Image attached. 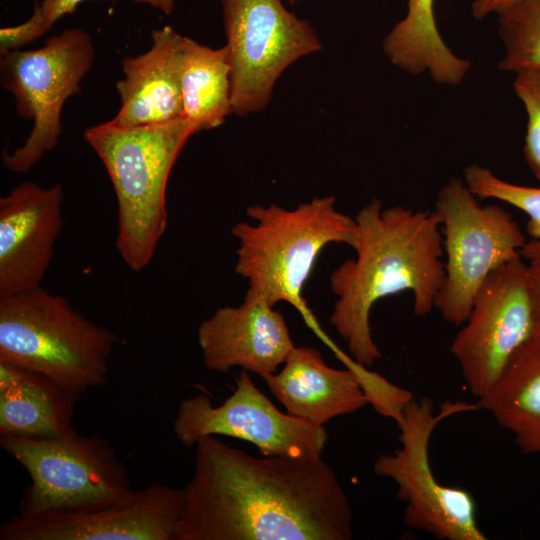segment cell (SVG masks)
Returning a JSON list of instances; mask_svg holds the SVG:
<instances>
[{
  "label": "cell",
  "mask_w": 540,
  "mask_h": 540,
  "mask_svg": "<svg viewBox=\"0 0 540 540\" xmlns=\"http://www.w3.org/2000/svg\"><path fill=\"white\" fill-rule=\"evenodd\" d=\"M232 68L233 113L264 109L282 73L322 45L312 25L281 0H220Z\"/></svg>",
  "instance_id": "30bf717a"
},
{
  "label": "cell",
  "mask_w": 540,
  "mask_h": 540,
  "mask_svg": "<svg viewBox=\"0 0 540 540\" xmlns=\"http://www.w3.org/2000/svg\"><path fill=\"white\" fill-rule=\"evenodd\" d=\"M63 188L23 182L0 199V295L41 287L63 225Z\"/></svg>",
  "instance_id": "9a60e30c"
},
{
  "label": "cell",
  "mask_w": 540,
  "mask_h": 540,
  "mask_svg": "<svg viewBox=\"0 0 540 540\" xmlns=\"http://www.w3.org/2000/svg\"><path fill=\"white\" fill-rule=\"evenodd\" d=\"M196 133L185 118L134 127L107 121L84 130L85 141L112 182L117 201L116 248L132 271H142L155 255L167 227L169 175Z\"/></svg>",
  "instance_id": "3957f363"
},
{
  "label": "cell",
  "mask_w": 540,
  "mask_h": 540,
  "mask_svg": "<svg viewBox=\"0 0 540 540\" xmlns=\"http://www.w3.org/2000/svg\"><path fill=\"white\" fill-rule=\"evenodd\" d=\"M0 446L30 477L20 515L101 505L133 490L126 466L100 436L76 431L58 438L0 435Z\"/></svg>",
  "instance_id": "9c48e42d"
},
{
  "label": "cell",
  "mask_w": 540,
  "mask_h": 540,
  "mask_svg": "<svg viewBox=\"0 0 540 540\" xmlns=\"http://www.w3.org/2000/svg\"><path fill=\"white\" fill-rule=\"evenodd\" d=\"M383 51L393 65L413 75L428 73L442 85L460 84L471 65L442 39L434 0L407 1V13L384 38Z\"/></svg>",
  "instance_id": "ffe728a7"
},
{
  "label": "cell",
  "mask_w": 540,
  "mask_h": 540,
  "mask_svg": "<svg viewBox=\"0 0 540 540\" xmlns=\"http://www.w3.org/2000/svg\"><path fill=\"white\" fill-rule=\"evenodd\" d=\"M246 292L239 306L220 307L197 328L204 365L228 373L240 367L262 379L277 372L296 347L283 314Z\"/></svg>",
  "instance_id": "2e32d148"
},
{
  "label": "cell",
  "mask_w": 540,
  "mask_h": 540,
  "mask_svg": "<svg viewBox=\"0 0 540 540\" xmlns=\"http://www.w3.org/2000/svg\"><path fill=\"white\" fill-rule=\"evenodd\" d=\"M434 210L440 217L446 255L435 308L445 322L461 326L488 276L521 257L528 239L509 211L481 204L458 177L440 188Z\"/></svg>",
  "instance_id": "52a82bcc"
},
{
  "label": "cell",
  "mask_w": 540,
  "mask_h": 540,
  "mask_svg": "<svg viewBox=\"0 0 540 540\" xmlns=\"http://www.w3.org/2000/svg\"><path fill=\"white\" fill-rule=\"evenodd\" d=\"M84 1L88 0H41V2L36 0L34 11L28 20L16 26L1 28V55L17 50L45 35L58 19L65 14L73 13ZM133 1L149 5L166 15L171 14L175 7V0Z\"/></svg>",
  "instance_id": "cb8c5ba5"
},
{
  "label": "cell",
  "mask_w": 540,
  "mask_h": 540,
  "mask_svg": "<svg viewBox=\"0 0 540 540\" xmlns=\"http://www.w3.org/2000/svg\"><path fill=\"white\" fill-rule=\"evenodd\" d=\"M180 53L183 118L197 132L220 126L233 113L228 47L213 49L182 36Z\"/></svg>",
  "instance_id": "44dd1931"
},
{
  "label": "cell",
  "mask_w": 540,
  "mask_h": 540,
  "mask_svg": "<svg viewBox=\"0 0 540 540\" xmlns=\"http://www.w3.org/2000/svg\"><path fill=\"white\" fill-rule=\"evenodd\" d=\"M498 15L505 49L499 69L515 74L540 69V0H522Z\"/></svg>",
  "instance_id": "7402d4cb"
},
{
  "label": "cell",
  "mask_w": 540,
  "mask_h": 540,
  "mask_svg": "<svg viewBox=\"0 0 540 540\" xmlns=\"http://www.w3.org/2000/svg\"><path fill=\"white\" fill-rule=\"evenodd\" d=\"M509 431L524 454L540 455V339H530L475 403Z\"/></svg>",
  "instance_id": "d6986e66"
},
{
  "label": "cell",
  "mask_w": 540,
  "mask_h": 540,
  "mask_svg": "<svg viewBox=\"0 0 540 540\" xmlns=\"http://www.w3.org/2000/svg\"><path fill=\"white\" fill-rule=\"evenodd\" d=\"M173 540H350L349 499L321 458L252 456L206 436Z\"/></svg>",
  "instance_id": "6da1fadb"
},
{
  "label": "cell",
  "mask_w": 540,
  "mask_h": 540,
  "mask_svg": "<svg viewBox=\"0 0 540 540\" xmlns=\"http://www.w3.org/2000/svg\"><path fill=\"white\" fill-rule=\"evenodd\" d=\"M525 262L534 313L532 339H540V239H528L521 250Z\"/></svg>",
  "instance_id": "484cf974"
},
{
  "label": "cell",
  "mask_w": 540,
  "mask_h": 540,
  "mask_svg": "<svg viewBox=\"0 0 540 540\" xmlns=\"http://www.w3.org/2000/svg\"><path fill=\"white\" fill-rule=\"evenodd\" d=\"M354 218L356 257L330 274L336 301L329 323L354 361L369 368L381 358L370 327L376 302L409 291L415 315L425 316L435 308L445 276L443 236L435 210L383 208L379 199H372Z\"/></svg>",
  "instance_id": "7a4b0ae2"
},
{
  "label": "cell",
  "mask_w": 540,
  "mask_h": 540,
  "mask_svg": "<svg viewBox=\"0 0 540 540\" xmlns=\"http://www.w3.org/2000/svg\"><path fill=\"white\" fill-rule=\"evenodd\" d=\"M221 405L205 394L182 400L173 421L177 440L193 447L206 436H228L254 444L263 456L321 458L328 435L324 426L283 413L260 391L248 371Z\"/></svg>",
  "instance_id": "7c38bea8"
},
{
  "label": "cell",
  "mask_w": 540,
  "mask_h": 540,
  "mask_svg": "<svg viewBox=\"0 0 540 540\" xmlns=\"http://www.w3.org/2000/svg\"><path fill=\"white\" fill-rule=\"evenodd\" d=\"M146 52L122 59L124 78L116 83L121 106L109 120L116 126L155 125L183 118L180 84L182 35L171 26L152 31Z\"/></svg>",
  "instance_id": "e0dca14e"
},
{
  "label": "cell",
  "mask_w": 540,
  "mask_h": 540,
  "mask_svg": "<svg viewBox=\"0 0 540 540\" xmlns=\"http://www.w3.org/2000/svg\"><path fill=\"white\" fill-rule=\"evenodd\" d=\"M520 1L522 0H474L471 11L475 19L481 20L492 13L499 14Z\"/></svg>",
  "instance_id": "4316f807"
},
{
  "label": "cell",
  "mask_w": 540,
  "mask_h": 540,
  "mask_svg": "<svg viewBox=\"0 0 540 540\" xmlns=\"http://www.w3.org/2000/svg\"><path fill=\"white\" fill-rule=\"evenodd\" d=\"M533 330L528 275L519 257L488 276L450 346L473 396L478 399L490 389Z\"/></svg>",
  "instance_id": "8fae6325"
},
{
  "label": "cell",
  "mask_w": 540,
  "mask_h": 540,
  "mask_svg": "<svg viewBox=\"0 0 540 540\" xmlns=\"http://www.w3.org/2000/svg\"><path fill=\"white\" fill-rule=\"evenodd\" d=\"M302 0H287V2L290 4V5H295L299 2H301Z\"/></svg>",
  "instance_id": "83f0119b"
},
{
  "label": "cell",
  "mask_w": 540,
  "mask_h": 540,
  "mask_svg": "<svg viewBox=\"0 0 540 540\" xmlns=\"http://www.w3.org/2000/svg\"><path fill=\"white\" fill-rule=\"evenodd\" d=\"M94 56L90 34L76 27L47 38L39 49H17L1 55V86L14 97L19 117L33 120L23 145L12 153L3 151V164L9 171H28L56 147L62 132L63 105L80 92Z\"/></svg>",
  "instance_id": "ba28073f"
},
{
  "label": "cell",
  "mask_w": 540,
  "mask_h": 540,
  "mask_svg": "<svg viewBox=\"0 0 540 540\" xmlns=\"http://www.w3.org/2000/svg\"><path fill=\"white\" fill-rule=\"evenodd\" d=\"M463 180L479 199H496L526 214L529 239H540V187L505 181L489 168L472 163L465 167Z\"/></svg>",
  "instance_id": "603a6c76"
},
{
  "label": "cell",
  "mask_w": 540,
  "mask_h": 540,
  "mask_svg": "<svg viewBox=\"0 0 540 540\" xmlns=\"http://www.w3.org/2000/svg\"><path fill=\"white\" fill-rule=\"evenodd\" d=\"M263 380L286 413L317 426L369 403L393 417L411 396L359 364L334 369L318 350L306 346H296L283 368Z\"/></svg>",
  "instance_id": "5bb4252c"
},
{
  "label": "cell",
  "mask_w": 540,
  "mask_h": 540,
  "mask_svg": "<svg viewBox=\"0 0 540 540\" xmlns=\"http://www.w3.org/2000/svg\"><path fill=\"white\" fill-rule=\"evenodd\" d=\"M119 342L42 286L0 295V361L47 376L79 396L107 382Z\"/></svg>",
  "instance_id": "5b68a950"
},
{
  "label": "cell",
  "mask_w": 540,
  "mask_h": 540,
  "mask_svg": "<svg viewBox=\"0 0 540 540\" xmlns=\"http://www.w3.org/2000/svg\"><path fill=\"white\" fill-rule=\"evenodd\" d=\"M184 503V488L153 482L101 505L17 514L0 540H173Z\"/></svg>",
  "instance_id": "4fadbf2b"
},
{
  "label": "cell",
  "mask_w": 540,
  "mask_h": 540,
  "mask_svg": "<svg viewBox=\"0 0 540 540\" xmlns=\"http://www.w3.org/2000/svg\"><path fill=\"white\" fill-rule=\"evenodd\" d=\"M334 196L315 197L294 209L251 205L254 223L231 228L238 240L235 272L248 281L247 292L270 305L287 302L307 310L303 288L321 251L331 243L353 248L357 223L336 209Z\"/></svg>",
  "instance_id": "277c9868"
},
{
  "label": "cell",
  "mask_w": 540,
  "mask_h": 540,
  "mask_svg": "<svg viewBox=\"0 0 540 540\" xmlns=\"http://www.w3.org/2000/svg\"><path fill=\"white\" fill-rule=\"evenodd\" d=\"M79 398L47 376L0 361V435H69Z\"/></svg>",
  "instance_id": "ac0fdd59"
},
{
  "label": "cell",
  "mask_w": 540,
  "mask_h": 540,
  "mask_svg": "<svg viewBox=\"0 0 540 540\" xmlns=\"http://www.w3.org/2000/svg\"><path fill=\"white\" fill-rule=\"evenodd\" d=\"M512 86L527 117L524 157L533 175L540 181V69L516 73Z\"/></svg>",
  "instance_id": "d4e9b609"
},
{
  "label": "cell",
  "mask_w": 540,
  "mask_h": 540,
  "mask_svg": "<svg viewBox=\"0 0 540 540\" xmlns=\"http://www.w3.org/2000/svg\"><path fill=\"white\" fill-rule=\"evenodd\" d=\"M478 410L475 403L446 401L435 411L433 400L412 397L396 421L400 448L379 455L374 473L397 485V497L405 504L403 523L440 540H485L478 525L472 494L443 485L435 477L429 445L436 427L445 419Z\"/></svg>",
  "instance_id": "8992f818"
}]
</instances>
